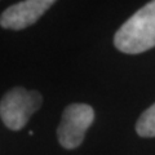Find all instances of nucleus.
<instances>
[{
    "label": "nucleus",
    "instance_id": "nucleus-5",
    "mask_svg": "<svg viewBox=\"0 0 155 155\" xmlns=\"http://www.w3.org/2000/svg\"><path fill=\"white\" fill-rule=\"evenodd\" d=\"M136 132L145 138L155 137V104L146 109L136 123Z\"/></svg>",
    "mask_w": 155,
    "mask_h": 155
},
{
    "label": "nucleus",
    "instance_id": "nucleus-4",
    "mask_svg": "<svg viewBox=\"0 0 155 155\" xmlns=\"http://www.w3.org/2000/svg\"><path fill=\"white\" fill-rule=\"evenodd\" d=\"M53 4V0H26L13 4L0 14V26L8 30H23L34 25Z\"/></svg>",
    "mask_w": 155,
    "mask_h": 155
},
{
    "label": "nucleus",
    "instance_id": "nucleus-2",
    "mask_svg": "<svg viewBox=\"0 0 155 155\" xmlns=\"http://www.w3.org/2000/svg\"><path fill=\"white\" fill-rule=\"evenodd\" d=\"M43 98L38 91H27L23 87L7 92L0 101V118L5 127L12 130H21L30 116L41 106Z\"/></svg>",
    "mask_w": 155,
    "mask_h": 155
},
{
    "label": "nucleus",
    "instance_id": "nucleus-1",
    "mask_svg": "<svg viewBox=\"0 0 155 155\" xmlns=\"http://www.w3.org/2000/svg\"><path fill=\"white\" fill-rule=\"evenodd\" d=\"M114 45L127 54H138L155 47V0L138 9L119 27Z\"/></svg>",
    "mask_w": 155,
    "mask_h": 155
},
{
    "label": "nucleus",
    "instance_id": "nucleus-3",
    "mask_svg": "<svg viewBox=\"0 0 155 155\" xmlns=\"http://www.w3.org/2000/svg\"><path fill=\"white\" fill-rule=\"evenodd\" d=\"M94 111L89 105L72 104L62 113L61 123L57 128V136L61 146L65 149L79 147L84 140L85 132L93 123Z\"/></svg>",
    "mask_w": 155,
    "mask_h": 155
}]
</instances>
